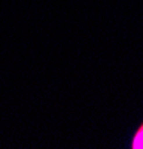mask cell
Masks as SVG:
<instances>
[{"label": "cell", "instance_id": "obj_1", "mask_svg": "<svg viewBox=\"0 0 143 149\" xmlns=\"http://www.w3.org/2000/svg\"><path fill=\"white\" fill-rule=\"evenodd\" d=\"M133 149H143V125L139 128L133 139Z\"/></svg>", "mask_w": 143, "mask_h": 149}]
</instances>
